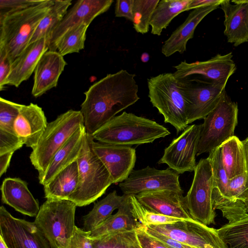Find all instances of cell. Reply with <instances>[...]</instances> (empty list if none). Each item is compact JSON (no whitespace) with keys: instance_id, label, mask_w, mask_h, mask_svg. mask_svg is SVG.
<instances>
[{"instance_id":"cell-5","label":"cell","mask_w":248,"mask_h":248,"mask_svg":"<svg viewBox=\"0 0 248 248\" xmlns=\"http://www.w3.org/2000/svg\"><path fill=\"white\" fill-rule=\"evenodd\" d=\"M77 162L78 183L68 200L77 206L81 207L88 205L100 198L113 182L108 170L93 150L90 135L87 133Z\"/></svg>"},{"instance_id":"cell-34","label":"cell","mask_w":248,"mask_h":248,"mask_svg":"<svg viewBox=\"0 0 248 248\" xmlns=\"http://www.w3.org/2000/svg\"><path fill=\"white\" fill-rule=\"evenodd\" d=\"M212 201L214 210H221L223 217L229 223L238 221L248 215L244 202L228 199L222 196L215 187L212 193Z\"/></svg>"},{"instance_id":"cell-41","label":"cell","mask_w":248,"mask_h":248,"mask_svg":"<svg viewBox=\"0 0 248 248\" xmlns=\"http://www.w3.org/2000/svg\"><path fill=\"white\" fill-rule=\"evenodd\" d=\"M23 145V141L16 134L0 130V155L14 153Z\"/></svg>"},{"instance_id":"cell-15","label":"cell","mask_w":248,"mask_h":248,"mask_svg":"<svg viewBox=\"0 0 248 248\" xmlns=\"http://www.w3.org/2000/svg\"><path fill=\"white\" fill-rule=\"evenodd\" d=\"M93 150L109 172L113 184L124 181L133 170L136 150L129 146L110 144L94 140L90 135Z\"/></svg>"},{"instance_id":"cell-47","label":"cell","mask_w":248,"mask_h":248,"mask_svg":"<svg viewBox=\"0 0 248 248\" xmlns=\"http://www.w3.org/2000/svg\"><path fill=\"white\" fill-rule=\"evenodd\" d=\"M12 62L8 57L6 52L0 49V90L4 88V82L9 75Z\"/></svg>"},{"instance_id":"cell-24","label":"cell","mask_w":248,"mask_h":248,"mask_svg":"<svg viewBox=\"0 0 248 248\" xmlns=\"http://www.w3.org/2000/svg\"><path fill=\"white\" fill-rule=\"evenodd\" d=\"M49 42L42 38L30 44L12 62L9 75L3 86L9 85L18 87L29 78L43 54L48 50Z\"/></svg>"},{"instance_id":"cell-10","label":"cell","mask_w":248,"mask_h":248,"mask_svg":"<svg viewBox=\"0 0 248 248\" xmlns=\"http://www.w3.org/2000/svg\"><path fill=\"white\" fill-rule=\"evenodd\" d=\"M187 102L188 124L204 119L217 106L225 92L226 83L205 78L180 79Z\"/></svg>"},{"instance_id":"cell-21","label":"cell","mask_w":248,"mask_h":248,"mask_svg":"<svg viewBox=\"0 0 248 248\" xmlns=\"http://www.w3.org/2000/svg\"><path fill=\"white\" fill-rule=\"evenodd\" d=\"M63 57L57 51L50 50L41 56L34 71L31 91L34 97H39L56 87L67 64Z\"/></svg>"},{"instance_id":"cell-8","label":"cell","mask_w":248,"mask_h":248,"mask_svg":"<svg viewBox=\"0 0 248 248\" xmlns=\"http://www.w3.org/2000/svg\"><path fill=\"white\" fill-rule=\"evenodd\" d=\"M238 110L237 103L225 91L216 108L203 119L197 155L211 152L234 136Z\"/></svg>"},{"instance_id":"cell-32","label":"cell","mask_w":248,"mask_h":248,"mask_svg":"<svg viewBox=\"0 0 248 248\" xmlns=\"http://www.w3.org/2000/svg\"><path fill=\"white\" fill-rule=\"evenodd\" d=\"M226 248H248V215L217 230Z\"/></svg>"},{"instance_id":"cell-30","label":"cell","mask_w":248,"mask_h":248,"mask_svg":"<svg viewBox=\"0 0 248 248\" xmlns=\"http://www.w3.org/2000/svg\"><path fill=\"white\" fill-rule=\"evenodd\" d=\"M125 195H118L116 190L95 203L92 209L83 217V229L91 232L100 225L122 205Z\"/></svg>"},{"instance_id":"cell-13","label":"cell","mask_w":248,"mask_h":248,"mask_svg":"<svg viewBox=\"0 0 248 248\" xmlns=\"http://www.w3.org/2000/svg\"><path fill=\"white\" fill-rule=\"evenodd\" d=\"M179 175L170 168L160 170L147 166L133 170L124 181L119 183V186L126 195L164 189L183 192Z\"/></svg>"},{"instance_id":"cell-11","label":"cell","mask_w":248,"mask_h":248,"mask_svg":"<svg viewBox=\"0 0 248 248\" xmlns=\"http://www.w3.org/2000/svg\"><path fill=\"white\" fill-rule=\"evenodd\" d=\"M145 227L195 248H226L217 230L192 219Z\"/></svg>"},{"instance_id":"cell-54","label":"cell","mask_w":248,"mask_h":248,"mask_svg":"<svg viewBox=\"0 0 248 248\" xmlns=\"http://www.w3.org/2000/svg\"><path fill=\"white\" fill-rule=\"evenodd\" d=\"M246 139H248V137Z\"/></svg>"},{"instance_id":"cell-1","label":"cell","mask_w":248,"mask_h":248,"mask_svg":"<svg viewBox=\"0 0 248 248\" xmlns=\"http://www.w3.org/2000/svg\"><path fill=\"white\" fill-rule=\"evenodd\" d=\"M136 75L126 70L108 74L84 93L80 111L86 133L92 135L116 115L139 99Z\"/></svg>"},{"instance_id":"cell-36","label":"cell","mask_w":248,"mask_h":248,"mask_svg":"<svg viewBox=\"0 0 248 248\" xmlns=\"http://www.w3.org/2000/svg\"><path fill=\"white\" fill-rule=\"evenodd\" d=\"M159 0H134L133 25L135 31L141 34L148 32L154 10Z\"/></svg>"},{"instance_id":"cell-28","label":"cell","mask_w":248,"mask_h":248,"mask_svg":"<svg viewBox=\"0 0 248 248\" xmlns=\"http://www.w3.org/2000/svg\"><path fill=\"white\" fill-rule=\"evenodd\" d=\"M218 149L229 179L247 172L243 141L233 136L223 142Z\"/></svg>"},{"instance_id":"cell-18","label":"cell","mask_w":248,"mask_h":248,"mask_svg":"<svg viewBox=\"0 0 248 248\" xmlns=\"http://www.w3.org/2000/svg\"><path fill=\"white\" fill-rule=\"evenodd\" d=\"M183 194V192L164 189L142 192L135 196L144 208L152 212L191 219Z\"/></svg>"},{"instance_id":"cell-35","label":"cell","mask_w":248,"mask_h":248,"mask_svg":"<svg viewBox=\"0 0 248 248\" xmlns=\"http://www.w3.org/2000/svg\"><path fill=\"white\" fill-rule=\"evenodd\" d=\"M92 239L93 248H142L136 230L121 232Z\"/></svg>"},{"instance_id":"cell-43","label":"cell","mask_w":248,"mask_h":248,"mask_svg":"<svg viewBox=\"0 0 248 248\" xmlns=\"http://www.w3.org/2000/svg\"><path fill=\"white\" fill-rule=\"evenodd\" d=\"M41 0H0V16L38 3Z\"/></svg>"},{"instance_id":"cell-26","label":"cell","mask_w":248,"mask_h":248,"mask_svg":"<svg viewBox=\"0 0 248 248\" xmlns=\"http://www.w3.org/2000/svg\"><path fill=\"white\" fill-rule=\"evenodd\" d=\"M142 227L143 226L134 214L131 195H125L118 211L90 232V237L94 238L121 232L136 230Z\"/></svg>"},{"instance_id":"cell-48","label":"cell","mask_w":248,"mask_h":248,"mask_svg":"<svg viewBox=\"0 0 248 248\" xmlns=\"http://www.w3.org/2000/svg\"><path fill=\"white\" fill-rule=\"evenodd\" d=\"M223 0H192L189 6L190 10L194 9L201 7L219 5Z\"/></svg>"},{"instance_id":"cell-27","label":"cell","mask_w":248,"mask_h":248,"mask_svg":"<svg viewBox=\"0 0 248 248\" xmlns=\"http://www.w3.org/2000/svg\"><path fill=\"white\" fill-rule=\"evenodd\" d=\"M78 179V167L76 160L44 186L45 197L46 199L68 200L76 190Z\"/></svg>"},{"instance_id":"cell-9","label":"cell","mask_w":248,"mask_h":248,"mask_svg":"<svg viewBox=\"0 0 248 248\" xmlns=\"http://www.w3.org/2000/svg\"><path fill=\"white\" fill-rule=\"evenodd\" d=\"M191 186L185 197L191 218L206 226L215 224L216 213L212 193L214 180L209 158L201 159L197 164Z\"/></svg>"},{"instance_id":"cell-22","label":"cell","mask_w":248,"mask_h":248,"mask_svg":"<svg viewBox=\"0 0 248 248\" xmlns=\"http://www.w3.org/2000/svg\"><path fill=\"white\" fill-rule=\"evenodd\" d=\"M219 5L201 7L193 10L185 21L164 42L161 52L170 57L176 52L183 54L186 50L188 41L194 36L195 30L201 21Z\"/></svg>"},{"instance_id":"cell-46","label":"cell","mask_w":248,"mask_h":248,"mask_svg":"<svg viewBox=\"0 0 248 248\" xmlns=\"http://www.w3.org/2000/svg\"><path fill=\"white\" fill-rule=\"evenodd\" d=\"M143 228L149 235L163 243L169 248H195L172 239L165 235L150 230L145 226H143Z\"/></svg>"},{"instance_id":"cell-52","label":"cell","mask_w":248,"mask_h":248,"mask_svg":"<svg viewBox=\"0 0 248 248\" xmlns=\"http://www.w3.org/2000/svg\"><path fill=\"white\" fill-rule=\"evenodd\" d=\"M0 248H8L2 238L0 236Z\"/></svg>"},{"instance_id":"cell-14","label":"cell","mask_w":248,"mask_h":248,"mask_svg":"<svg viewBox=\"0 0 248 248\" xmlns=\"http://www.w3.org/2000/svg\"><path fill=\"white\" fill-rule=\"evenodd\" d=\"M202 124L188 125L165 149L158 164H166L179 174L194 171Z\"/></svg>"},{"instance_id":"cell-16","label":"cell","mask_w":248,"mask_h":248,"mask_svg":"<svg viewBox=\"0 0 248 248\" xmlns=\"http://www.w3.org/2000/svg\"><path fill=\"white\" fill-rule=\"evenodd\" d=\"M232 57V53L229 52L224 55L217 54L205 61L188 63L184 61L173 66L175 71L173 75L178 79L198 75L211 81L227 84L236 68Z\"/></svg>"},{"instance_id":"cell-19","label":"cell","mask_w":248,"mask_h":248,"mask_svg":"<svg viewBox=\"0 0 248 248\" xmlns=\"http://www.w3.org/2000/svg\"><path fill=\"white\" fill-rule=\"evenodd\" d=\"M48 123L42 108L32 103L22 105L14 125L16 134L27 147L34 149Z\"/></svg>"},{"instance_id":"cell-25","label":"cell","mask_w":248,"mask_h":248,"mask_svg":"<svg viewBox=\"0 0 248 248\" xmlns=\"http://www.w3.org/2000/svg\"><path fill=\"white\" fill-rule=\"evenodd\" d=\"M86 133L83 125L56 152L45 172L38 176L40 184L45 186L60 172L77 160Z\"/></svg>"},{"instance_id":"cell-23","label":"cell","mask_w":248,"mask_h":248,"mask_svg":"<svg viewBox=\"0 0 248 248\" xmlns=\"http://www.w3.org/2000/svg\"><path fill=\"white\" fill-rule=\"evenodd\" d=\"M1 201L20 213L36 217L40 207L29 190L27 183L19 178H6L0 187Z\"/></svg>"},{"instance_id":"cell-50","label":"cell","mask_w":248,"mask_h":248,"mask_svg":"<svg viewBox=\"0 0 248 248\" xmlns=\"http://www.w3.org/2000/svg\"><path fill=\"white\" fill-rule=\"evenodd\" d=\"M244 143L245 154H246V162H247V172H248V139H246L244 140L243 141Z\"/></svg>"},{"instance_id":"cell-39","label":"cell","mask_w":248,"mask_h":248,"mask_svg":"<svg viewBox=\"0 0 248 248\" xmlns=\"http://www.w3.org/2000/svg\"><path fill=\"white\" fill-rule=\"evenodd\" d=\"M22 104L0 98V130L16 134L14 125Z\"/></svg>"},{"instance_id":"cell-45","label":"cell","mask_w":248,"mask_h":248,"mask_svg":"<svg viewBox=\"0 0 248 248\" xmlns=\"http://www.w3.org/2000/svg\"><path fill=\"white\" fill-rule=\"evenodd\" d=\"M134 0H117L115 6L116 17H124L132 22Z\"/></svg>"},{"instance_id":"cell-44","label":"cell","mask_w":248,"mask_h":248,"mask_svg":"<svg viewBox=\"0 0 248 248\" xmlns=\"http://www.w3.org/2000/svg\"><path fill=\"white\" fill-rule=\"evenodd\" d=\"M139 243L142 248H169L163 243L149 235L143 227L136 230Z\"/></svg>"},{"instance_id":"cell-40","label":"cell","mask_w":248,"mask_h":248,"mask_svg":"<svg viewBox=\"0 0 248 248\" xmlns=\"http://www.w3.org/2000/svg\"><path fill=\"white\" fill-rule=\"evenodd\" d=\"M228 199L244 202L248 198V172L229 179L228 184Z\"/></svg>"},{"instance_id":"cell-2","label":"cell","mask_w":248,"mask_h":248,"mask_svg":"<svg viewBox=\"0 0 248 248\" xmlns=\"http://www.w3.org/2000/svg\"><path fill=\"white\" fill-rule=\"evenodd\" d=\"M54 0L40 2L0 16V49L12 62L29 45L40 22Z\"/></svg>"},{"instance_id":"cell-51","label":"cell","mask_w":248,"mask_h":248,"mask_svg":"<svg viewBox=\"0 0 248 248\" xmlns=\"http://www.w3.org/2000/svg\"><path fill=\"white\" fill-rule=\"evenodd\" d=\"M150 59V56L148 53H143L140 56V60L143 62H147Z\"/></svg>"},{"instance_id":"cell-49","label":"cell","mask_w":248,"mask_h":248,"mask_svg":"<svg viewBox=\"0 0 248 248\" xmlns=\"http://www.w3.org/2000/svg\"><path fill=\"white\" fill-rule=\"evenodd\" d=\"M14 153H9L0 155V176L5 173L9 167Z\"/></svg>"},{"instance_id":"cell-33","label":"cell","mask_w":248,"mask_h":248,"mask_svg":"<svg viewBox=\"0 0 248 248\" xmlns=\"http://www.w3.org/2000/svg\"><path fill=\"white\" fill-rule=\"evenodd\" d=\"M90 25L82 23L68 30L56 44L55 51L62 56L79 52L85 46L87 30Z\"/></svg>"},{"instance_id":"cell-29","label":"cell","mask_w":248,"mask_h":248,"mask_svg":"<svg viewBox=\"0 0 248 248\" xmlns=\"http://www.w3.org/2000/svg\"><path fill=\"white\" fill-rule=\"evenodd\" d=\"M192 0H161L155 7L150 21L151 33L160 36L179 14L190 10Z\"/></svg>"},{"instance_id":"cell-17","label":"cell","mask_w":248,"mask_h":248,"mask_svg":"<svg viewBox=\"0 0 248 248\" xmlns=\"http://www.w3.org/2000/svg\"><path fill=\"white\" fill-rule=\"evenodd\" d=\"M113 2V0L77 1L52 31L48 50L55 51L58 40L68 30L84 23L90 25L96 17L108 11Z\"/></svg>"},{"instance_id":"cell-42","label":"cell","mask_w":248,"mask_h":248,"mask_svg":"<svg viewBox=\"0 0 248 248\" xmlns=\"http://www.w3.org/2000/svg\"><path fill=\"white\" fill-rule=\"evenodd\" d=\"M68 248H93L90 232L76 226Z\"/></svg>"},{"instance_id":"cell-53","label":"cell","mask_w":248,"mask_h":248,"mask_svg":"<svg viewBox=\"0 0 248 248\" xmlns=\"http://www.w3.org/2000/svg\"><path fill=\"white\" fill-rule=\"evenodd\" d=\"M247 212H248V198L244 202Z\"/></svg>"},{"instance_id":"cell-7","label":"cell","mask_w":248,"mask_h":248,"mask_svg":"<svg viewBox=\"0 0 248 248\" xmlns=\"http://www.w3.org/2000/svg\"><path fill=\"white\" fill-rule=\"evenodd\" d=\"M76 205L68 200L48 199L34 221L54 248H68L75 227Z\"/></svg>"},{"instance_id":"cell-6","label":"cell","mask_w":248,"mask_h":248,"mask_svg":"<svg viewBox=\"0 0 248 248\" xmlns=\"http://www.w3.org/2000/svg\"><path fill=\"white\" fill-rule=\"evenodd\" d=\"M83 116L80 110H69L48 123L36 146L30 155V161L42 175L56 152L82 125Z\"/></svg>"},{"instance_id":"cell-3","label":"cell","mask_w":248,"mask_h":248,"mask_svg":"<svg viewBox=\"0 0 248 248\" xmlns=\"http://www.w3.org/2000/svg\"><path fill=\"white\" fill-rule=\"evenodd\" d=\"M170 134L167 128L157 122L124 111L91 136L100 142L130 146L152 143Z\"/></svg>"},{"instance_id":"cell-20","label":"cell","mask_w":248,"mask_h":248,"mask_svg":"<svg viewBox=\"0 0 248 248\" xmlns=\"http://www.w3.org/2000/svg\"><path fill=\"white\" fill-rule=\"evenodd\" d=\"M224 34L234 46L248 42V0H223Z\"/></svg>"},{"instance_id":"cell-37","label":"cell","mask_w":248,"mask_h":248,"mask_svg":"<svg viewBox=\"0 0 248 248\" xmlns=\"http://www.w3.org/2000/svg\"><path fill=\"white\" fill-rule=\"evenodd\" d=\"M131 196L134 214L142 226L165 225L184 219L148 210L138 202L135 195Z\"/></svg>"},{"instance_id":"cell-31","label":"cell","mask_w":248,"mask_h":248,"mask_svg":"<svg viewBox=\"0 0 248 248\" xmlns=\"http://www.w3.org/2000/svg\"><path fill=\"white\" fill-rule=\"evenodd\" d=\"M71 4V0H54L49 11L40 22L30 44L43 38H47L49 42L52 31L63 18Z\"/></svg>"},{"instance_id":"cell-12","label":"cell","mask_w":248,"mask_h":248,"mask_svg":"<svg viewBox=\"0 0 248 248\" xmlns=\"http://www.w3.org/2000/svg\"><path fill=\"white\" fill-rule=\"evenodd\" d=\"M0 236L8 248H54L34 222L13 216L0 207Z\"/></svg>"},{"instance_id":"cell-38","label":"cell","mask_w":248,"mask_h":248,"mask_svg":"<svg viewBox=\"0 0 248 248\" xmlns=\"http://www.w3.org/2000/svg\"><path fill=\"white\" fill-rule=\"evenodd\" d=\"M209 158L212 170L214 186L223 197L228 194V177L222 163L218 147L209 153Z\"/></svg>"},{"instance_id":"cell-4","label":"cell","mask_w":248,"mask_h":248,"mask_svg":"<svg viewBox=\"0 0 248 248\" xmlns=\"http://www.w3.org/2000/svg\"><path fill=\"white\" fill-rule=\"evenodd\" d=\"M148 97L153 106L177 132L188 125L187 102L181 80L173 73H165L147 79Z\"/></svg>"}]
</instances>
